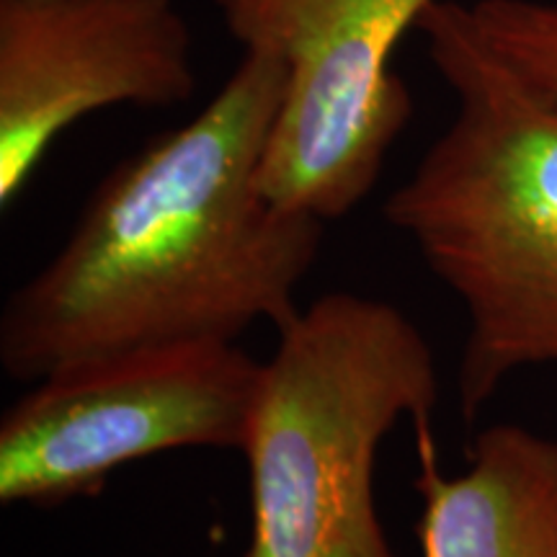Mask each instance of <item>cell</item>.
Segmentation results:
<instances>
[{"label": "cell", "instance_id": "cell-2", "mask_svg": "<svg viewBox=\"0 0 557 557\" xmlns=\"http://www.w3.org/2000/svg\"><path fill=\"white\" fill-rule=\"evenodd\" d=\"M418 26L457 109L385 218L468 315L457 403L475 423L513 374L557 367V94L487 45L470 5L436 0Z\"/></svg>", "mask_w": 557, "mask_h": 557}, {"label": "cell", "instance_id": "cell-6", "mask_svg": "<svg viewBox=\"0 0 557 557\" xmlns=\"http://www.w3.org/2000/svg\"><path fill=\"white\" fill-rule=\"evenodd\" d=\"M176 0H0V205L16 201L67 127L111 107L191 99Z\"/></svg>", "mask_w": 557, "mask_h": 557}, {"label": "cell", "instance_id": "cell-5", "mask_svg": "<svg viewBox=\"0 0 557 557\" xmlns=\"http://www.w3.org/2000/svg\"><path fill=\"white\" fill-rule=\"evenodd\" d=\"M436 0H214L227 29L284 67V96L261 165L274 205L323 222L377 184L410 120L389 62Z\"/></svg>", "mask_w": 557, "mask_h": 557}, {"label": "cell", "instance_id": "cell-3", "mask_svg": "<svg viewBox=\"0 0 557 557\" xmlns=\"http://www.w3.org/2000/svg\"><path fill=\"white\" fill-rule=\"evenodd\" d=\"M436 361L406 312L331 292L278 331L243 444L246 557H398L374 504L377 451L400 418L431 423Z\"/></svg>", "mask_w": 557, "mask_h": 557}, {"label": "cell", "instance_id": "cell-7", "mask_svg": "<svg viewBox=\"0 0 557 557\" xmlns=\"http://www.w3.org/2000/svg\"><path fill=\"white\" fill-rule=\"evenodd\" d=\"M423 557H557V438L496 423L468 470L438 468L431 423H416Z\"/></svg>", "mask_w": 557, "mask_h": 557}, {"label": "cell", "instance_id": "cell-4", "mask_svg": "<svg viewBox=\"0 0 557 557\" xmlns=\"http://www.w3.org/2000/svg\"><path fill=\"white\" fill-rule=\"evenodd\" d=\"M263 361L235 341L103 354L32 382L0 421V504L96 496L124 465L173 449H243Z\"/></svg>", "mask_w": 557, "mask_h": 557}, {"label": "cell", "instance_id": "cell-8", "mask_svg": "<svg viewBox=\"0 0 557 557\" xmlns=\"http://www.w3.org/2000/svg\"><path fill=\"white\" fill-rule=\"evenodd\" d=\"M470 13L500 58L557 94V3L478 0Z\"/></svg>", "mask_w": 557, "mask_h": 557}, {"label": "cell", "instance_id": "cell-1", "mask_svg": "<svg viewBox=\"0 0 557 557\" xmlns=\"http://www.w3.org/2000/svg\"><path fill=\"white\" fill-rule=\"evenodd\" d=\"M282 96L284 67L246 52L191 122L101 181L54 259L5 299L0 367L11 380L297 318L325 222L261 189Z\"/></svg>", "mask_w": 557, "mask_h": 557}]
</instances>
